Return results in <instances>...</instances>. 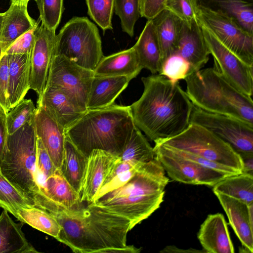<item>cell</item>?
Here are the masks:
<instances>
[{
  "instance_id": "obj_1",
  "label": "cell",
  "mask_w": 253,
  "mask_h": 253,
  "mask_svg": "<svg viewBox=\"0 0 253 253\" xmlns=\"http://www.w3.org/2000/svg\"><path fill=\"white\" fill-rule=\"evenodd\" d=\"M61 227L57 239L76 253H137L140 248L127 245L131 229L127 218L93 203L76 210L56 206L49 213Z\"/></svg>"
},
{
  "instance_id": "obj_2",
  "label": "cell",
  "mask_w": 253,
  "mask_h": 253,
  "mask_svg": "<svg viewBox=\"0 0 253 253\" xmlns=\"http://www.w3.org/2000/svg\"><path fill=\"white\" fill-rule=\"evenodd\" d=\"M141 81L143 92L130 106L135 125L155 143L184 130L194 105L179 82L160 74L143 77Z\"/></svg>"
},
{
  "instance_id": "obj_3",
  "label": "cell",
  "mask_w": 253,
  "mask_h": 253,
  "mask_svg": "<svg viewBox=\"0 0 253 253\" xmlns=\"http://www.w3.org/2000/svg\"><path fill=\"white\" fill-rule=\"evenodd\" d=\"M169 181L165 170L155 157L142 164L124 184L93 203L128 219L132 229L160 207Z\"/></svg>"
},
{
  "instance_id": "obj_4",
  "label": "cell",
  "mask_w": 253,
  "mask_h": 253,
  "mask_svg": "<svg viewBox=\"0 0 253 253\" xmlns=\"http://www.w3.org/2000/svg\"><path fill=\"white\" fill-rule=\"evenodd\" d=\"M135 126L130 106L114 103L87 110L65 129V134L66 138L87 157L94 149L119 156Z\"/></svg>"
},
{
  "instance_id": "obj_5",
  "label": "cell",
  "mask_w": 253,
  "mask_h": 253,
  "mask_svg": "<svg viewBox=\"0 0 253 253\" xmlns=\"http://www.w3.org/2000/svg\"><path fill=\"white\" fill-rule=\"evenodd\" d=\"M184 80L186 93L195 107L253 125L252 98L236 89L213 68L194 71Z\"/></svg>"
},
{
  "instance_id": "obj_6",
  "label": "cell",
  "mask_w": 253,
  "mask_h": 253,
  "mask_svg": "<svg viewBox=\"0 0 253 253\" xmlns=\"http://www.w3.org/2000/svg\"><path fill=\"white\" fill-rule=\"evenodd\" d=\"M37 140L34 116L8 135L0 167L2 174L31 199L39 187L36 165Z\"/></svg>"
},
{
  "instance_id": "obj_7",
  "label": "cell",
  "mask_w": 253,
  "mask_h": 253,
  "mask_svg": "<svg viewBox=\"0 0 253 253\" xmlns=\"http://www.w3.org/2000/svg\"><path fill=\"white\" fill-rule=\"evenodd\" d=\"M54 55L93 71L104 56L96 26L86 17L69 20L56 35Z\"/></svg>"
},
{
  "instance_id": "obj_8",
  "label": "cell",
  "mask_w": 253,
  "mask_h": 253,
  "mask_svg": "<svg viewBox=\"0 0 253 253\" xmlns=\"http://www.w3.org/2000/svg\"><path fill=\"white\" fill-rule=\"evenodd\" d=\"M183 150L242 173V158L227 143L206 128L194 123L179 134L155 142Z\"/></svg>"
},
{
  "instance_id": "obj_9",
  "label": "cell",
  "mask_w": 253,
  "mask_h": 253,
  "mask_svg": "<svg viewBox=\"0 0 253 253\" xmlns=\"http://www.w3.org/2000/svg\"><path fill=\"white\" fill-rule=\"evenodd\" d=\"M197 18L199 24L209 29L223 45L253 66V35L222 12L198 4Z\"/></svg>"
},
{
  "instance_id": "obj_10",
  "label": "cell",
  "mask_w": 253,
  "mask_h": 253,
  "mask_svg": "<svg viewBox=\"0 0 253 253\" xmlns=\"http://www.w3.org/2000/svg\"><path fill=\"white\" fill-rule=\"evenodd\" d=\"M190 123L200 125L227 143L241 157L253 156V125L234 117L205 111L194 105Z\"/></svg>"
},
{
  "instance_id": "obj_11",
  "label": "cell",
  "mask_w": 253,
  "mask_h": 253,
  "mask_svg": "<svg viewBox=\"0 0 253 253\" xmlns=\"http://www.w3.org/2000/svg\"><path fill=\"white\" fill-rule=\"evenodd\" d=\"M93 71L84 68L66 58L54 55L46 85L59 88L81 112L87 111V103Z\"/></svg>"
},
{
  "instance_id": "obj_12",
  "label": "cell",
  "mask_w": 253,
  "mask_h": 253,
  "mask_svg": "<svg viewBox=\"0 0 253 253\" xmlns=\"http://www.w3.org/2000/svg\"><path fill=\"white\" fill-rule=\"evenodd\" d=\"M199 24L210 54L213 58V69L236 89L252 98L253 66L242 60L223 45L209 29Z\"/></svg>"
},
{
  "instance_id": "obj_13",
  "label": "cell",
  "mask_w": 253,
  "mask_h": 253,
  "mask_svg": "<svg viewBox=\"0 0 253 253\" xmlns=\"http://www.w3.org/2000/svg\"><path fill=\"white\" fill-rule=\"evenodd\" d=\"M155 144V158L173 180L188 184L214 186L229 176L184 158L171 147L159 143Z\"/></svg>"
},
{
  "instance_id": "obj_14",
  "label": "cell",
  "mask_w": 253,
  "mask_h": 253,
  "mask_svg": "<svg viewBox=\"0 0 253 253\" xmlns=\"http://www.w3.org/2000/svg\"><path fill=\"white\" fill-rule=\"evenodd\" d=\"M55 32L42 24L35 28L34 42L31 53L30 87L42 96L46 86L49 71L54 55Z\"/></svg>"
},
{
  "instance_id": "obj_15",
  "label": "cell",
  "mask_w": 253,
  "mask_h": 253,
  "mask_svg": "<svg viewBox=\"0 0 253 253\" xmlns=\"http://www.w3.org/2000/svg\"><path fill=\"white\" fill-rule=\"evenodd\" d=\"M36 207L42 209L54 204L67 210L81 208L82 203L79 194L62 174L59 169L46 178L32 198Z\"/></svg>"
},
{
  "instance_id": "obj_16",
  "label": "cell",
  "mask_w": 253,
  "mask_h": 253,
  "mask_svg": "<svg viewBox=\"0 0 253 253\" xmlns=\"http://www.w3.org/2000/svg\"><path fill=\"white\" fill-rule=\"evenodd\" d=\"M34 126L37 137L41 140L55 167L59 169L66 139L65 129L39 104L34 116Z\"/></svg>"
},
{
  "instance_id": "obj_17",
  "label": "cell",
  "mask_w": 253,
  "mask_h": 253,
  "mask_svg": "<svg viewBox=\"0 0 253 253\" xmlns=\"http://www.w3.org/2000/svg\"><path fill=\"white\" fill-rule=\"evenodd\" d=\"M119 158L100 149H94L90 152L79 192L82 202L88 204L93 202L106 177Z\"/></svg>"
},
{
  "instance_id": "obj_18",
  "label": "cell",
  "mask_w": 253,
  "mask_h": 253,
  "mask_svg": "<svg viewBox=\"0 0 253 253\" xmlns=\"http://www.w3.org/2000/svg\"><path fill=\"white\" fill-rule=\"evenodd\" d=\"M242 246L253 252V203L248 205L229 196L214 193Z\"/></svg>"
},
{
  "instance_id": "obj_19",
  "label": "cell",
  "mask_w": 253,
  "mask_h": 253,
  "mask_svg": "<svg viewBox=\"0 0 253 253\" xmlns=\"http://www.w3.org/2000/svg\"><path fill=\"white\" fill-rule=\"evenodd\" d=\"M175 54L187 60L193 72L208 62L210 54L198 21L190 25L183 22Z\"/></svg>"
},
{
  "instance_id": "obj_20",
  "label": "cell",
  "mask_w": 253,
  "mask_h": 253,
  "mask_svg": "<svg viewBox=\"0 0 253 253\" xmlns=\"http://www.w3.org/2000/svg\"><path fill=\"white\" fill-rule=\"evenodd\" d=\"M198 239L209 253H234L227 223L222 214H209L201 224Z\"/></svg>"
},
{
  "instance_id": "obj_21",
  "label": "cell",
  "mask_w": 253,
  "mask_h": 253,
  "mask_svg": "<svg viewBox=\"0 0 253 253\" xmlns=\"http://www.w3.org/2000/svg\"><path fill=\"white\" fill-rule=\"evenodd\" d=\"M28 3L11 4L3 13L0 31V45L3 53L20 37L39 25L30 16Z\"/></svg>"
},
{
  "instance_id": "obj_22",
  "label": "cell",
  "mask_w": 253,
  "mask_h": 253,
  "mask_svg": "<svg viewBox=\"0 0 253 253\" xmlns=\"http://www.w3.org/2000/svg\"><path fill=\"white\" fill-rule=\"evenodd\" d=\"M37 104L42 106L65 129L84 113L78 109L62 90L53 85H46Z\"/></svg>"
},
{
  "instance_id": "obj_23",
  "label": "cell",
  "mask_w": 253,
  "mask_h": 253,
  "mask_svg": "<svg viewBox=\"0 0 253 253\" xmlns=\"http://www.w3.org/2000/svg\"><path fill=\"white\" fill-rule=\"evenodd\" d=\"M7 55L8 95L11 109L24 99L31 89V53Z\"/></svg>"
},
{
  "instance_id": "obj_24",
  "label": "cell",
  "mask_w": 253,
  "mask_h": 253,
  "mask_svg": "<svg viewBox=\"0 0 253 253\" xmlns=\"http://www.w3.org/2000/svg\"><path fill=\"white\" fill-rule=\"evenodd\" d=\"M130 80L126 76L94 75L87 99V110L102 108L113 104Z\"/></svg>"
},
{
  "instance_id": "obj_25",
  "label": "cell",
  "mask_w": 253,
  "mask_h": 253,
  "mask_svg": "<svg viewBox=\"0 0 253 253\" xmlns=\"http://www.w3.org/2000/svg\"><path fill=\"white\" fill-rule=\"evenodd\" d=\"M131 47L102 58L93 71L95 76H126L131 80L142 70Z\"/></svg>"
},
{
  "instance_id": "obj_26",
  "label": "cell",
  "mask_w": 253,
  "mask_h": 253,
  "mask_svg": "<svg viewBox=\"0 0 253 253\" xmlns=\"http://www.w3.org/2000/svg\"><path fill=\"white\" fill-rule=\"evenodd\" d=\"M152 20L160 46L162 65L167 58L175 53L183 22L167 9Z\"/></svg>"
},
{
  "instance_id": "obj_27",
  "label": "cell",
  "mask_w": 253,
  "mask_h": 253,
  "mask_svg": "<svg viewBox=\"0 0 253 253\" xmlns=\"http://www.w3.org/2000/svg\"><path fill=\"white\" fill-rule=\"evenodd\" d=\"M139 63L143 69L152 74L159 73L162 67L160 48L155 27L152 20H149L132 46Z\"/></svg>"
},
{
  "instance_id": "obj_28",
  "label": "cell",
  "mask_w": 253,
  "mask_h": 253,
  "mask_svg": "<svg viewBox=\"0 0 253 253\" xmlns=\"http://www.w3.org/2000/svg\"><path fill=\"white\" fill-rule=\"evenodd\" d=\"M3 210L0 215V253H38L22 231L23 223L15 222Z\"/></svg>"
},
{
  "instance_id": "obj_29",
  "label": "cell",
  "mask_w": 253,
  "mask_h": 253,
  "mask_svg": "<svg viewBox=\"0 0 253 253\" xmlns=\"http://www.w3.org/2000/svg\"><path fill=\"white\" fill-rule=\"evenodd\" d=\"M196 2L225 14L253 35V0H196Z\"/></svg>"
},
{
  "instance_id": "obj_30",
  "label": "cell",
  "mask_w": 253,
  "mask_h": 253,
  "mask_svg": "<svg viewBox=\"0 0 253 253\" xmlns=\"http://www.w3.org/2000/svg\"><path fill=\"white\" fill-rule=\"evenodd\" d=\"M88 157L66 138L63 160L59 169L62 174L79 194Z\"/></svg>"
},
{
  "instance_id": "obj_31",
  "label": "cell",
  "mask_w": 253,
  "mask_h": 253,
  "mask_svg": "<svg viewBox=\"0 0 253 253\" xmlns=\"http://www.w3.org/2000/svg\"><path fill=\"white\" fill-rule=\"evenodd\" d=\"M213 192L244 202L253 203V174L243 173L227 176L213 186Z\"/></svg>"
},
{
  "instance_id": "obj_32",
  "label": "cell",
  "mask_w": 253,
  "mask_h": 253,
  "mask_svg": "<svg viewBox=\"0 0 253 253\" xmlns=\"http://www.w3.org/2000/svg\"><path fill=\"white\" fill-rule=\"evenodd\" d=\"M119 157L122 161L143 164L153 160L155 154L154 148L135 126L130 137Z\"/></svg>"
},
{
  "instance_id": "obj_33",
  "label": "cell",
  "mask_w": 253,
  "mask_h": 253,
  "mask_svg": "<svg viewBox=\"0 0 253 253\" xmlns=\"http://www.w3.org/2000/svg\"><path fill=\"white\" fill-rule=\"evenodd\" d=\"M17 214L20 222L57 239L61 227L55 217L46 211L34 207L22 209Z\"/></svg>"
},
{
  "instance_id": "obj_34",
  "label": "cell",
  "mask_w": 253,
  "mask_h": 253,
  "mask_svg": "<svg viewBox=\"0 0 253 253\" xmlns=\"http://www.w3.org/2000/svg\"><path fill=\"white\" fill-rule=\"evenodd\" d=\"M34 207L32 200L13 184L0 169V208L18 219L19 210Z\"/></svg>"
},
{
  "instance_id": "obj_35",
  "label": "cell",
  "mask_w": 253,
  "mask_h": 253,
  "mask_svg": "<svg viewBox=\"0 0 253 253\" xmlns=\"http://www.w3.org/2000/svg\"><path fill=\"white\" fill-rule=\"evenodd\" d=\"M141 165L130 161H122L119 158L106 177L94 201L106 193L124 184Z\"/></svg>"
},
{
  "instance_id": "obj_36",
  "label": "cell",
  "mask_w": 253,
  "mask_h": 253,
  "mask_svg": "<svg viewBox=\"0 0 253 253\" xmlns=\"http://www.w3.org/2000/svg\"><path fill=\"white\" fill-rule=\"evenodd\" d=\"M114 9L123 31L132 37L135 24L140 16V0H115Z\"/></svg>"
},
{
  "instance_id": "obj_37",
  "label": "cell",
  "mask_w": 253,
  "mask_h": 253,
  "mask_svg": "<svg viewBox=\"0 0 253 253\" xmlns=\"http://www.w3.org/2000/svg\"><path fill=\"white\" fill-rule=\"evenodd\" d=\"M36 107L31 99H23L6 114V123L8 134L19 129L34 116Z\"/></svg>"
},
{
  "instance_id": "obj_38",
  "label": "cell",
  "mask_w": 253,
  "mask_h": 253,
  "mask_svg": "<svg viewBox=\"0 0 253 253\" xmlns=\"http://www.w3.org/2000/svg\"><path fill=\"white\" fill-rule=\"evenodd\" d=\"M87 14L105 32L113 30L112 17L115 0H85Z\"/></svg>"
},
{
  "instance_id": "obj_39",
  "label": "cell",
  "mask_w": 253,
  "mask_h": 253,
  "mask_svg": "<svg viewBox=\"0 0 253 253\" xmlns=\"http://www.w3.org/2000/svg\"><path fill=\"white\" fill-rule=\"evenodd\" d=\"M40 13V19L49 30L55 32L64 9L63 0H34Z\"/></svg>"
},
{
  "instance_id": "obj_40",
  "label": "cell",
  "mask_w": 253,
  "mask_h": 253,
  "mask_svg": "<svg viewBox=\"0 0 253 253\" xmlns=\"http://www.w3.org/2000/svg\"><path fill=\"white\" fill-rule=\"evenodd\" d=\"M193 72L190 64L177 54L170 55L162 65L159 74L172 83L185 79Z\"/></svg>"
},
{
  "instance_id": "obj_41",
  "label": "cell",
  "mask_w": 253,
  "mask_h": 253,
  "mask_svg": "<svg viewBox=\"0 0 253 253\" xmlns=\"http://www.w3.org/2000/svg\"><path fill=\"white\" fill-rule=\"evenodd\" d=\"M196 0H167L166 9L190 25L197 21Z\"/></svg>"
},
{
  "instance_id": "obj_42",
  "label": "cell",
  "mask_w": 253,
  "mask_h": 253,
  "mask_svg": "<svg viewBox=\"0 0 253 253\" xmlns=\"http://www.w3.org/2000/svg\"><path fill=\"white\" fill-rule=\"evenodd\" d=\"M36 165L39 174L40 185H42L46 178L57 169L41 140L38 138L37 140Z\"/></svg>"
},
{
  "instance_id": "obj_43",
  "label": "cell",
  "mask_w": 253,
  "mask_h": 253,
  "mask_svg": "<svg viewBox=\"0 0 253 253\" xmlns=\"http://www.w3.org/2000/svg\"><path fill=\"white\" fill-rule=\"evenodd\" d=\"M8 59L3 53L0 59V105L6 114L10 110L8 95Z\"/></svg>"
},
{
  "instance_id": "obj_44",
  "label": "cell",
  "mask_w": 253,
  "mask_h": 253,
  "mask_svg": "<svg viewBox=\"0 0 253 253\" xmlns=\"http://www.w3.org/2000/svg\"><path fill=\"white\" fill-rule=\"evenodd\" d=\"M35 29L30 30L20 37L3 53L6 54H30L34 44Z\"/></svg>"
},
{
  "instance_id": "obj_45",
  "label": "cell",
  "mask_w": 253,
  "mask_h": 253,
  "mask_svg": "<svg viewBox=\"0 0 253 253\" xmlns=\"http://www.w3.org/2000/svg\"><path fill=\"white\" fill-rule=\"evenodd\" d=\"M167 0H140V16L152 20L166 9Z\"/></svg>"
},
{
  "instance_id": "obj_46",
  "label": "cell",
  "mask_w": 253,
  "mask_h": 253,
  "mask_svg": "<svg viewBox=\"0 0 253 253\" xmlns=\"http://www.w3.org/2000/svg\"><path fill=\"white\" fill-rule=\"evenodd\" d=\"M6 115L0 116V167L8 137Z\"/></svg>"
},
{
  "instance_id": "obj_47",
  "label": "cell",
  "mask_w": 253,
  "mask_h": 253,
  "mask_svg": "<svg viewBox=\"0 0 253 253\" xmlns=\"http://www.w3.org/2000/svg\"><path fill=\"white\" fill-rule=\"evenodd\" d=\"M243 169L242 172L253 174V156L242 157Z\"/></svg>"
},
{
  "instance_id": "obj_48",
  "label": "cell",
  "mask_w": 253,
  "mask_h": 253,
  "mask_svg": "<svg viewBox=\"0 0 253 253\" xmlns=\"http://www.w3.org/2000/svg\"><path fill=\"white\" fill-rule=\"evenodd\" d=\"M30 0H10L11 4L28 3Z\"/></svg>"
},
{
  "instance_id": "obj_49",
  "label": "cell",
  "mask_w": 253,
  "mask_h": 253,
  "mask_svg": "<svg viewBox=\"0 0 253 253\" xmlns=\"http://www.w3.org/2000/svg\"><path fill=\"white\" fill-rule=\"evenodd\" d=\"M3 17V13H0V31L1 27L2 19Z\"/></svg>"
},
{
  "instance_id": "obj_50",
  "label": "cell",
  "mask_w": 253,
  "mask_h": 253,
  "mask_svg": "<svg viewBox=\"0 0 253 253\" xmlns=\"http://www.w3.org/2000/svg\"><path fill=\"white\" fill-rule=\"evenodd\" d=\"M6 115L3 109L2 108V107L0 105V116Z\"/></svg>"
},
{
  "instance_id": "obj_51",
  "label": "cell",
  "mask_w": 253,
  "mask_h": 253,
  "mask_svg": "<svg viewBox=\"0 0 253 253\" xmlns=\"http://www.w3.org/2000/svg\"><path fill=\"white\" fill-rule=\"evenodd\" d=\"M2 54H3V51H2L1 47V46L0 45V59Z\"/></svg>"
}]
</instances>
